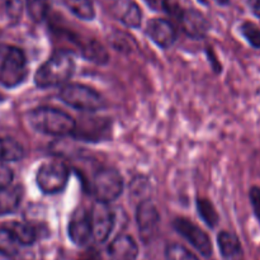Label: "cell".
<instances>
[{"mask_svg":"<svg viewBox=\"0 0 260 260\" xmlns=\"http://www.w3.org/2000/svg\"><path fill=\"white\" fill-rule=\"evenodd\" d=\"M69 238L75 245L84 246L93 238L90 211L84 207L76 208L69 220Z\"/></svg>","mask_w":260,"mask_h":260,"instance_id":"11","label":"cell"},{"mask_svg":"<svg viewBox=\"0 0 260 260\" xmlns=\"http://www.w3.org/2000/svg\"><path fill=\"white\" fill-rule=\"evenodd\" d=\"M25 8H27L30 19L36 23H40L47 15L48 2L47 0H25Z\"/></svg>","mask_w":260,"mask_h":260,"instance_id":"25","label":"cell"},{"mask_svg":"<svg viewBox=\"0 0 260 260\" xmlns=\"http://www.w3.org/2000/svg\"><path fill=\"white\" fill-rule=\"evenodd\" d=\"M90 220L94 240L96 243H104L108 240L116 222V216L111 206L96 201L90 210Z\"/></svg>","mask_w":260,"mask_h":260,"instance_id":"9","label":"cell"},{"mask_svg":"<svg viewBox=\"0 0 260 260\" xmlns=\"http://www.w3.org/2000/svg\"><path fill=\"white\" fill-rule=\"evenodd\" d=\"M197 211L200 213L201 218L206 222V225L210 226V228H216L217 226L220 217H218L216 207L208 198H197Z\"/></svg>","mask_w":260,"mask_h":260,"instance_id":"23","label":"cell"},{"mask_svg":"<svg viewBox=\"0 0 260 260\" xmlns=\"http://www.w3.org/2000/svg\"><path fill=\"white\" fill-rule=\"evenodd\" d=\"M27 74L24 52L18 47H8L0 65V84L5 88H15L25 80Z\"/></svg>","mask_w":260,"mask_h":260,"instance_id":"5","label":"cell"},{"mask_svg":"<svg viewBox=\"0 0 260 260\" xmlns=\"http://www.w3.org/2000/svg\"><path fill=\"white\" fill-rule=\"evenodd\" d=\"M65 7L75 17L83 20H91L95 17V10L91 0H62Z\"/></svg>","mask_w":260,"mask_h":260,"instance_id":"22","label":"cell"},{"mask_svg":"<svg viewBox=\"0 0 260 260\" xmlns=\"http://www.w3.org/2000/svg\"><path fill=\"white\" fill-rule=\"evenodd\" d=\"M246 2H248V4L250 5L253 9L256 10L260 8V0H246Z\"/></svg>","mask_w":260,"mask_h":260,"instance_id":"31","label":"cell"},{"mask_svg":"<svg viewBox=\"0 0 260 260\" xmlns=\"http://www.w3.org/2000/svg\"><path fill=\"white\" fill-rule=\"evenodd\" d=\"M167 260H200L193 253H190L187 248L179 244H172L165 250Z\"/></svg>","mask_w":260,"mask_h":260,"instance_id":"26","label":"cell"},{"mask_svg":"<svg viewBox=\"0 0 260 260\" xmlns=\"http://www.w3.org/2000/svg\"><path fill=\"white\" fill-rule=\"evenodd\" d=\"M249 197H250L251 207H253L254 213H255L256 218L260 221V187H251L250 192H249Z\"/></svg>","mask_w":260,"mask_h":260,"instance_id":"29","label":"cell"},{"mask_svg":"<svg viewBox=\"0 0 260 260\" xmlns=\"http://www.w3.org/2000/svg\"><path fill=\"white\" fill-rule=\"evenodd\" d=\"M173 228L182 238H184L198 253L208 258L212 254V244L210 236L198 225L185 217H177L173 221Z\"/></svg>","mask_w":260,"mask_h":260,"instance_id":"7","label":"cell"},{"mask_svg":"<svg viewBox=\"0 0 260 260\" xmlns=\"http://www.w3.org/2000/svg\"><path fill=\"white\" fill-rule=\"evenodd\" d=\"M208 58L211 60V63H212V69L216 71V73H220L221 71V63L217 61V57H216L215 52L211 51V48L208 50Z\"/></svg>","mask_w":260,"mask_h":260,"instance_id":"30","label":"cell"},{"mask_svg":"<svg viewBox=\"0 0 260 260\" xmlns=\"http://www.w3.org/2000/svg\"><path fill=\"white\" fill-rule=\"evenodd\" d=\"M179 20L185 35L192 38H196V40L203 38L208 33V30H210V22L198 10H183Z\"/></svg>","mask_w":260,"mask_h":260,"instance_id":"13","label":"cell"},{"mask_svg":"<svg viewBox=\"0 0 260 260\" xmlns=\"http://www.w3.org/2000/svg\"><path fill=\"white\" fill-rule=\"evenodd\" d=\"M136 221L140 238L145 244L150 243L156 236L157 230H159L160 213L156 206L149 200L141 201L137 206Z\"/></svg>","mask_w":260,"mask_h":260,"instance_id":"10","label":"cell"},{"mask_svg":"<svg viewBox=\"0 0 260 260\" xmlns=\"http://www.w3.org/2000/svg\"><path fill=\"white\" fill-rule=\"evenodd\" d=\"M215 2L220 5H228L230 0H215Z\"/></svg>","mask_w":260,"mask_h":260,"instance_id":"32","label":"cell"},{"mask_svg":"<svg viewBox=\"0 0 260 260\" xmlns=\"http://www.w3.org/2000/svg\"><path fill=\"white\" fill-rule=\"evenodd\" d=\"M85 260H96V259H85Z\"/></svg>","mask_w":260,"mask_h":260,"instance_id":"33","label":"cell"},{"mask_svg":"<svg viewBox=\"0 0 260 260\" xmlns=\"http://www.w3.org/2000/svg\"><path fill=\"white\" fill-rule=\"evenodd\" d=\"M137 255L139 246L128 235L117 236L108 246V256L111 260H135Z\"/></svg>","mask_w":260,"mask_h":260,"instance_id":"15","label":"cell"},{"mask_svg":"<svg viewBox=\"0 0 260 260\" xmlns=\"http://www.w3.org/2000/svg\"><path fill=\"white\" fill-rule=\"evenodd\" d=\"M70 177L68 165L62 161L43 162L36 174V182L38 188L45 194H57L65 189Z\"/></svg>","mask_w":260,"mask_h":260,"instance_id":"6","label":"cell"},{"mask_svg":"<svg viewBox=\"0 0 260 260\" xmlns=\"http://www.w3.org/2000/svg\"><path fill=\"white\" fill-rule=\"evenodd\" d=\"M241 33L254 48H260V28L258 25L251 22L243 23Z\"/></svg>","mask_w":260,"mask_h":260,"instance_id":"27","label":"cell"},{"mask_svg":"<svg viewBox=\"0 0 260 260\" xmlns=\"http://www.w3.org/2000/svg\"><path fill=\"white\" fill-rule=\"evenodd\" d=\"M5 228L15 236L20 245H32L38 238V231L32 223L22 221H12Z\"/></svg>","mask_w":260,"mask_h":260,"instance_id":"17","label":"cell"},{"mask_svg":"<svg viewBox=\"0 0 260 260\" xmlns=\"http://www.w3.org/2000/svg\"><path fill=\"white\" fill-rule=\"evenodd\" d=\"M28 124L36 132L47 136L62 137L73 135L76 121L66 112L53 107H38L27 116Z\"/></svg>","mask_w":260,"mask_h":260,"instance_id":"1","label":"cell"},{"mask_svg":"<svg viewBox=\"0 0 260 260\" xmlns=\"http://www.w3.org/2000/svg\"><path fill=\"white\" fill-rule=\"evenodd\" d=\"M217 245L221 255L225 259H231L241 253L239 238L230 231H221L217 235Z\"/></svg>","mask_w":260,"mask_h":260,"instance_id":"18","label":"cell"},{"mask_svg":"<svg viewBox=\"0 0 260 260\" xmlns=\"http://www.w3.org/2000/svg\"><path fill=\"white\" fill-rule=\"evenodd\" d=\"M112 123L103 117H83L80 123H76L74 137L85 142H101L111 136Z\"/></svg>","mask_w":260,"mask_h":260,"instance_id":"8","label":"cell"},{"mask_svg":"<svg viewBox=\"0 0 260 260\" xmlns=\"http://www.w3.org/2000/svg\"><path fill=\"white\" fill-rule=\"evenodd\" d=\"M23 189L19 185H9L0 190V216L12 213L19 207Z\"/></svg>","mask_w":260,"mask_h":260,"instance_id":"16","label":"cell"},{"mask_svg":"<svg viewBox=\"0 0 260 260\" xmlns=\"http://www.w3.org/2000/svg\"><path fill=\"white\" fill-rule=\"evenodd\" d=\"M60 98L69 107L85 113H94L106 106L103 96L84 84H66L61 88Z\"/></svg>","mask_w":260,"mask_h":260,"instance_id":"3","label":"cell"},{"mask_svg":"<svg viewBox=\"0 0 260 260\" xmlns=\"http://www.w3.org/2000/svg\"><path fill=\"white\" fill-rule=\"evenodd\" d=\"M146 35L150 40L161 48H169L177 41V29L174 25L162 18H154L147 23Z\"/></svg>","mask_w":260,"mask_h":260,"instance_id":"12","label":"cell"},{"mask_svg":"<svg viewBox=\"0 0 260 260\" xmlns=\"http://www.w3.org/2000/svg\"><path fill=\"white\" fill-rule=\"evenodd\" d=\"M75 71V57L70 50L53 52L35 74V83L38 88H52L65 84Z\"/></svg>","mask_w":260,"mask_h":260,"instance_id":"2","label":"cell"},{"mask_svg":"<svg viewBox=\"0 0 260 260\" xmlns=\"http://www.w3.org/2000/svg\"><path fill=\"white\" fill-rule=\"evenodd\" d=\"M109 45L112 48L117 51V52L122 53H132L134 51L137 50V42L132 36L128 33L119 32V30H114L111 36L108 37Z\"/></svg>","mask_w":260,"mask_h":260,"instance_id":"21","label":"cell"},{"mask_svg":"<svg viewBox=\"0 0 260 260\" xmlns=\"http://www.w3.org/2000/svg\"><path fill=\"white\" fill-rule=\"evenodd\" d=\"M81 55L88 61L98 63V65H104L109 60L108 51L104 48L103 45H101L96 41H89L88 43L81 46Z\"/></svg>","mask_w":260,"mask_h":260,"instance_id":"20","label":"cell"},{"mask_svg":"<svg viewBox=\"0 0 260 260\" xmlns=\"http://www.w3.org/2000/svg\"><path fill=\"white\" fill-rule=\"evenodd\" d=\"M20 244L15 236L7 228H0V254L5 256H13L19 250Z\"/></svg>","mask_w":260,"mask_h":260,"instance_id":"24","label":"cell"},{"mask_svg":"<svg viewBox=\"0 0 260 260\" xmlns=\"http://www.w3.org/2000/svg\"><path fill=\"white\" fill-rule=\"evenodd\" d=\"M112 13L126 27L139 28L141 25V9L134 0H116L112 5Z\"/></svg>","mask_w":260,"mask_h":260,"instance_id":"14","label":"cell"},{"mask_svg":"<svg viewBox=\"0 0 260 260\" xmlns=\"http://www.w3.org/2000/svg\"><path fill=\"white\" fill-rule=\"evenodd\" d=\"M91 192L98 202L109 205L123 192V178L113 168H101L93 177Z\"/></svg>","mask_w":260,"mask_h":260,"instance_id":"4","label":"cell"},{"mask_svg":"<svg viewBox=\"0 0 260 260\" xmlns=\"http://www.w3.org/2000/svg\"><path fill=\"white\" fill-rule=\"evenodd\" d=\"M13 172L9 167L0 162V190L12 185Z\"/></svg>","mask_w":260,"mask_h":260,"instance_id":"28","label":"cell"},{"mask_svg":"<svg viewBox=\"0 0 260 260\" xmlns=\"http://www.w3.org/2000/svg\"><path fill=\"white\" fill-rule=\"evenodd\" d=\"M24 156L22 145L10 137H0V162L18 161Z\"/></svg>","mask_w":260,"mask_h":260,"instance_id":"19","label":"cell"}]
</instances>
